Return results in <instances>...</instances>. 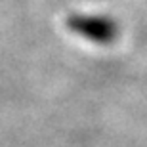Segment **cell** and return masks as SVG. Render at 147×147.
Returning a JSON list of instances; mask_svg holds the SVG:
<instances>
[{
	"label": "cell",
	"instance_id": "cell-1",
	"mask_svg": "<svg viewBox=\"0 0 147 147\" xmlns=\"http://www.w3.org/2000/svg\"><path fill=\"white\" fill-rule=\"evenodd\" d=\"M67 27L78 36L96 44H111L119 36V25L107 16H86L75 13L67 17Z\"/></svg>",
	"mask_w": 147,
	"mask_h": 147
}]
</instances>
